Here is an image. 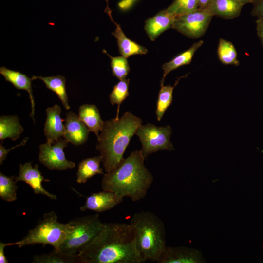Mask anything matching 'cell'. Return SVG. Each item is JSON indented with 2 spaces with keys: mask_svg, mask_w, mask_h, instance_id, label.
Returning a JSON list of instances; mask_svg holds the SVG:
<instances>
[{
  "mask_svg": "<svg viewBox=\"0 0 263 263\" xmlns=\"http://www.w3.org/2000/svg\"><path fill=\"white\" fill-rule=\"evenodd\" d=\"M64 121V138L75 145H82L87 140L90 131L78 115L69 111Z\"/></svg>",
  "mask_w": 263,
  "mask_h": 263,
  "instance_id": "obj_13",
  "label": "cell"
},
{
  "mask_svg": "<svg viewBox=\"0 0 263 263\" xmlns=\"http://www.w3.org/2000/svg\"><path fill=\"white\" fill-rule=\"evenodd\" d=\"M7 246H9V243L0 242V263H9L4 252V248Z\"/></svg>",
  "mask_w": 263,
  "mask_h": 263,
  "instance_id": "obj_34",
  "label": "cell"
},
{
  "mask_svg": "<svg viewBox=\"0 0 263 263\" xmlns=\"http://www.w3.org/2000/svg\"><path fill=\"white\" fill-rule=\"evenodd\" d=\"M103 52L111 59V67L113 75L120 80L126 79L130 71L127 58L124 56L113 57L110 56L105 50Z\"/></svg>",
  "mask_w": 263,
  "mask_h": 263,
  "instance_id": "obj_30",
  "label": "cell"
},
{
  "mask_svg": "<svg viewBox=\"0 0 263 263\" xmlns=\"http://www.w3.org/2000/svg\"><path fill=\"white\" fill-rule=\"evenodd\" d=\"M217 55L220 62L224 65L238 66L239 61L237 59V53L234 45L223 38L219 40Z\"/></svg>",
  "mask_w": 263,
  "mask_h": 263,
  "instance_id": "obj_25",
  "label": "cell"
},
{
  "mask_svg": "<svg viewBox=\"0 0 263 263\" xmlns=\"http://www.w3.org/2000/svg\"><path fill=\"white\" fill-rule=\"evenodd\" d=\"M175 18L164 9L148 18L145 21L144 29L150 39L154 41L161 33L172 28Z\"/></svg>",
  "mask_w": 263,
  "mask_h": 263,
  "instance_id": "obj_16",
  "label": "cell"
},
{
  "mask_svg": "<svg viewBox=\"0 0 263 263\" xmlns=\"http://www.w3.org/2000/svg\"><path fill=\"white\" fill-rule=\"evenodd\" d=\"M69 142L61 137L53 144L46 142L39 146V162L50 170H65L74 168L75 164L67 160L63 149Z\"/></svg>",
  "mask_w": 263,
  "mask_h": 263,
  "instance_id": "obj_9",
  "label": "cell"
},
{
  "mask_svg": "<svg viewBox=\"0 0 263 263\" xmlns=\"http://www.w3.org/2000/svg\"><path fill=\"white\" fill-rule=\"evenodd\" d=\"M32 263H77L76 255L66 254L54 249L47 254L35 255Z\"/></svg>",
  "mask_w": 263,
  "mask_h": 263,
  "instance_id": "obj_26",
  "label": "cell"
},
{
  "mask_svg": "<svg viewBox=\"0 0 263 263\" xmlns=\"http://www.w3.org/2000/svg\"><path fill=\"white\" fill-rule=\"evenodd\" d=\"M105 12H107L111 21L116 26V29L112 33V35L116 38L119 52L122 56L128 58L130 56L143 55L147 53L148 50L145 47L130 39L126 36L120 25L113 20L112 17L111 11L108 7V4Z\"/></svg>",
  "mask_w": 263,
  "mask_h": 263,
  "instance_id": "obj_15",
  "label": "cell"
},
{
  "mask_svg": "<svg viewBox=\"0 0 263 263\" xmlns=\"http://www.w3.org/2000/svg\"><path fill=\"white\" fill-rule=\"evenodd\" d=\"M213 16L205 9L176 17L172 28L191 38H198L207 31Z\"/></svg>",
  "mask_w": 263,
  "mask_h": 263,
  "instance_id": "obj_8",
  "label": "cell"
},
{
  "mask_svg": "<svg viewBox=\"0 0 263 263\" xmlns=\"http://www.w3.org/2000/svg\"><path fill=\"white\" fill-rule=\"evenodd\" d=\"M28 140V138H25L19 144L9 149H6L4 146H2V143H1L0 145V164H2L3 161L6 159V157L10 150L17 147L25 145Z\"/></svg>",
  "mask_w": 263,
  "mask_h": 263,
  "instance_id": "obj_31",
  "label": "cell"
},
{
  "mask_svg": "<svg viewBox=\"0 0 263 263\" xmlns=\"http://www.w3.org/2000/svg\"><path fill=\"white\" fill-rule=\"evenodd\" d=\"M24 129L17 116H1L0 117V139L9 138L13 141L19 139Z\"/></svg>",
  "mask_w": 263,
  "mask_h": 263,
  "instance_id": "obj_23",
  "label": "cell"
},
{
  "mask_svg": "<svg viewBox=\"0 0 263 263\" xmlns=\"http://www.w3.org/2000/svg\"><path fill=\"white\" fill-rule=\"evenodd\" d=\"M0 74L3 76L6 81L11 83L18 90H24L29 95L32 111L30 116L35 123V100L32 88L33 79L29 78L25 74L2 66L0 67Z\"/></svg>",
  "mask_w": 263,
  "mask_h": 263,
  "instance_id": "obj_17",
  "label": "cell"
},
{
  "mask_svg": "<svg viewBox=\"0 0 263 263\" xmlns=\"http://www.w3.org/2000/svg\"><path fill=\"white\" fill-rule=\"evenodd\" d=\"M251 14L258 18H263V0H254Z\"/></svg>",
  "mask_w": 263,
  "mask_h": 263,
  "instance_id": "obj_32",
  "label": "cell"
},
{
  "mask_svg": "<svg viewBox=\"0 0 263 263\" xmlns=\"http://www.w3.org/2000/svg\"><path fill=\"white\" fill-rule=\"evenodd\" d=\"M137 249L144 262H158L166 248V230L162 220L150 211H141L132 217Z\"/></svg>",
  "mask_w": 263,
  "mask_h": 263,
  "instance_id": "obj_4",
  "label": "cell"
},
{
  "mask_svg": "<svg viewBox=\"0 0 263 263\" xmlns=\"http://www.w3.org/2000/svg\"><path fill=\"white\" fill-rule=\"evenodd\" d=\"M129 79L120 80L115 85L109 95L110 101L112 105H117L116 118H119L120 107L121 103L128 97Z\"/></svg>",
  "mask_w": 263,
  "mask_h": 263,
  "instance_id": "obj_28",
  "label": "cell"
},
{
  "mask_svg": "<svg viewBox=\"0 0 263 263\" xmlns=\"http://www.w3.org/2000/svg\"><path fill=\"white\" fill-rule=\"evenodd\" d=\"M46 120L44 124V135L47 142L53 144L63 136L64 125L61 117V108L56 104L46 110Z\"/></svg>",
  "mask_w": 263,
  "mask_h": 263,
  "instance_id": "obj_14",
  "label": "cell"
},
{
  "mask_svg": "<svg viewBox=\"0 0 263 263\" xmlns=\"http://www.w3.org/2000/svg\"><path fill=\"white\" fill-rule=\"evenodd\" d=\"M243 6L237 0H212L205 9L213 16L232 19L240 15Z\"/></svg>",
  "mask_w": 263,
  "mask_h": 263,
  "instance_id": "obj_18",
  "label": "cell"
},
{
  "mask_svg": "<svg viewBox=\"0 0 263 263\" xmlns=\"http://www.w3.org/2000/svg\"><path fill=\"white\" fill-rule=\"evenodd\" d=\"M14 176H7L0 172V197L7 202L17 199L18 186Z\"/></svg>",
  "mask_w": 263,
  "mask_h": 263,
  "instance_id": "obj_27",
  "label": "cell"
},
{
  "mask_svg": "<svg viewBox=\"0 0 263 263\" xmlns=\"http://www.w3.org/2000/svg\"><path fill=\"white\" fill-rule=\"evenodd\" d=\"M32 77L33 80L36 79L41 80L45 83L47 88L56 94L65 109H70V106L66 89V78L64 76L60 75L47 77L34 75Z\"/></svg>",
  "mask_w": 263,
  "mask_h": 263,
  "instance_id": "obj_22",
  "label": "cell"
},
{
  "mask_svg": "<svg viewBox=\"0 0 263 263\" xmlns=\"http://www.w3.org/2000/svg\"><path fill=\"white\" fill-rule=\"evenodd\" d=\"M212 0H198V8L205 9Z\"/></svg>",
  "mask_w": 263,
  "mask_h": 263,
  "instance_id": "obj_35",
  "label": "cell"
},
{
  "mask_svg": "<svg viewBox=\"0 0 263 263\" xmlns=\"http://www.w3.org/2000/svg\"><path fill=\"white\" fill-rule=\"evenodd\" d=\"M77 263H141L129 223H104L94 239L76 255Z\"/></svg>",
  "mask_w": 263,
  "mask_h": 263,
  "instance_id": "obj_1",
  "label": "cell"
},
{
  "mask_svg": "<svg viewBox=\"0 0 263 263\" xmlns=\"http://www.w3.org/2000/svg\"><path fill=\"white\" fill-rule=\"evenodd\" d=\"M198 9V0H174L166 10L176 17L191 13Z\"/></svg>",
  "mask_w": 263,
  "mask_h": 263,
  "instance_id": "obj_29",
  "label": "cell"
},
{
  "mask_svg": "<svg viewBox=\"0 0 263 263\" xmlns=\"http://www.w3.org/2000/svg\"><path fill=\"white\" fill-rule=\"evenodd\" d=\"M123 200V197L114 192L103 190L88 196L80 210L82 211L91 210L97 212H104L112 209L120 204Z\"/></svg>",
  "mask_w": 263,
  "mask_h": 263,
  "instance_id": "obj_12",
  "label": "cell"
},
{
  "mask_svg": "<svg viewBox=\"0 0 263 263\" xmlns=\"http://www.w3.org/2000/svg\"><path fill=\"white\" fill-rule=\"evenodd\" d=\"M78 117L89 131L93 132L98 138L104 121L102 119L96 106L89 104L81 105L79 108Z\"/></svg>",
  "mask_w": 263,
  "mask_h": 263,
  "instance_id": "obj_19",
  "label": "cell"
},
{
  "mask_svg": "<svg viewBox=\"0 0 263 263\" xmlns=\"http://www.w3.org/2000/svg\"><path fill=\"white\" fill-rule=\"evenodd\" d=\"M187 75L178 78L173 86L161 85L156 103V115L157 120L160 121L164 116L167 109L170 106L173 100V91L174 87L178 84L180 79L186 77Z\"/></svg>",
  "mask_w": 263,
  "mask_h": 263,
  "instance_id": "obj_24",
  "label": "cell"
},
{
  "mask_svg": "<svg viewBox=\"0 0 263 263\" xmlns=\"http://www.w3.org/2000/svg\"><path fill=\"white\" fill-rule=\"evenodd\" d=\"M142 123L141 119L130 112H126L120 118L104 121L96 148L106 173L115 169L124 160L125 150Z\"/></svg>",
  "mask_w": 263,
  "mask_h": 263,
  "instance_id": "obj_3",
  "label": "cell"
},
{
  "mask_svg": "<svg viewBox=\"0 0 263 263\" xmlns=\"http://www.w3.org/2000/svg\"><path fill=\"white\" fill-rule=\"evenodd\" d=\"M15 180L16 182L23 181L28 184L36 194H42L52 200L57 199L56 195L50 193L42 186L43 181L49 182V180L44 178L41 175L38 164L32 166L31 162L20 164L19 174L15 177Z\"/></svg>",
  "mask_w": 263,
  "mask_h": 263,
  "instance_id": "obj_10",
  "label": "cell"
},
{
  "mask_svg": "<svg viewBox=\"0 0 263 263\" xmlns=\"http://www.w3.org/2000/svg\"><path fill=\"white\" fill-rule=\"evenodd\" d=\"M69 222L61 223L54 211L43 214V218L37 225L29 231L20 240L9 243V246L17 245L19 248L35 244H42L43 246L50 245L54 249L60 251V248L67 235L71 231Z\"/></svg>",
  "mask_w": 263,
  "mask_h": 263,
  "instance_id": "obj_5",
  "label": "cell"
},
{
  "mask_svg": "<svg viewBox=\"0 0 263 263\" xmlns=\"http://www.w3.org/2000/svg\"><path fill=\"white\" fill-rule=\"evenodd\" d=\"M69 222L71 230L60 251L70 255H76L81 252L97 235L104 225L98 214L75 218Z\"/></svg>",
  "mask_w": 263,
  "mask_h": 263,
  "instance_id": "obj_6",
  "label": "cell"
},
{
  "mask_svg": "<svg viewBox=\"0 0 263 263\" xmlns=\"http://www.w3.org/2000/svg\"><path fill=\"white\" fill-rule=\"evenodd\" d=\"M256 30L261 44L263 47V18H259L256 21Z\"/></svg>",
  "mask_w": 263,
  "mask_h": 263,
  "instance_id": "obj_33",
  "label": "cell"
},
{
  "mask_svg": "<svg viewBox=\"0 0 263 263\" xmlns=\"http://www.w3.org/2000/svg\"><path fill=\"white\" fill-rule=\"evenodd\" d=\"M203 43V41L201 40L193 43L188 50L181 53L170 61L164 63L162 66L163 75L161 80V85H164L165 78L169 72L181 66L189 64L195 53Z\"/></svg>",
  "mask_w": 263,
  "mask_h": 263,
  "instance_id": "obj_21",
  "label": "cell"
},
{
  "mask_svg": "<svg viewBox=\"0 0 263 263\" xmlns=\"http://www.w3.org/2000/svg\"><path fill=\"white\" fill-rule=\"evenodd\" d=\"M239 1L243 6L248 4V3H252L254 0H237Z\"/></svg>",
  "mask_w": 263,
  "mask_h": 263,
  "instance_id": "obj_36",
  "label": "cell"
},
{
  "mask_svg": "<svg viewBox=\"0 0 263 263\" xmlns=\"http://www.w3.org/2000/svg\"><path fill=\"white\" fill-rule=\"evenodd\" d=\"M135 134L139 137L142 144L141 150L145 158L159 150H174L170 141L172 130L169 125L158 127L151 123L141 124Z\"/></svg>",
  "mask_w": 263,
  "mask_h": 263,
  "instance_id": "obj_7",
  "label": "cell"
},
{
  "mask_svg": "<svg viewBox=\"0 0 263 263\" xmlns=\"http://www.w3.org/2000/svg\"><path fill=\"white\" fill-rule=\"evenodd\" d=\"M146 158L141 150H134L115 169L104 174L101 180L103 190L114 192L135 202L144 198L153 177L144 164Z\"/></svg>",
  "mask_w": 263,
  "mask_h": 263,
  "instance_id": "obj_2",
  "label": "cell"
},
{
  "mask_svg": "<svg viewBox=\"0 0 263 263\" xmlns=\"http://www.w3.org/2000/svg\"><path fill=\"white\" fill-rule=\"evenodd\" d=\"M102 157L100 155L82 160L79 164L76 173V182L85 183L88 180L97 174H104L100 167Z\"/></svg>",
  "mask_w": 263,
  "mask_h": 263,
  "instance_id": "obj_20",
  "label": "cell"
},
{
  "mask_svg": "<svg viewBox=\"0 0 263 263\" xmlns=\"http://www.w3.org/2000/svg\"><path fill=\"white\" fill-rule=\"evenodd\" d=\"M158 263H207L202 252L186 246H167Z\"/></svg>",
  "mask_w": 263,
  "mask_h": 263,
  "instance_id": "obj_11",
  "label": "cell"
}]
</instances>
